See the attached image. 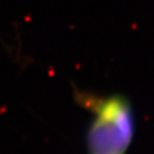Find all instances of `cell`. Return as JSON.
Returning <instances> with one entry per match:
<instances>
[{
  "label": "cell",
  "instance_id": "1",
  "mask_svg": "<svg viewBox=\"0 0 154 154\" xmlns=\"http://www.w3.org/2000/svg\"><path fill=\"white\" fill-rule=\"evenodd\" d=\"M94 111L87 138L91 154H124L134 135V115L128 101L120 95L97 100Z\"/></svg>",
  "mask_w": 154,
  "mask_h": 154
}]
</instances>
